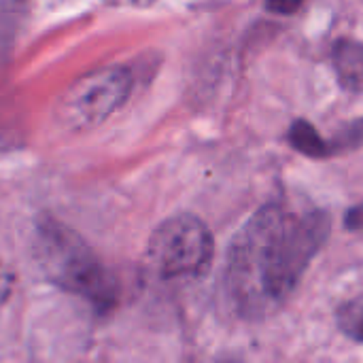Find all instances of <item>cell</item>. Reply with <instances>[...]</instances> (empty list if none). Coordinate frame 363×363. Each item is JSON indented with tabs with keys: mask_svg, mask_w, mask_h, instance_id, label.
<instances>
[{
	"mask_svg": "<svg viewBox=\"0 0 363 363\" xmlns=\"http://www.w3.org/2000/svg\"><path fill=\"white\" fill-rule=\"evenodd\" d=\"M332 232V217L321 208L296 211L270 202L234 236L225 287L234 308L247 319H264L281 308Z\"/></svg>",
	"mask_w": 363,
	"mask_h": 363,
	"instance_id": "cell-1",
	"label": "cell"
},
{
	"mask_svg": "<svg viewBox=\"0 0 363 363\" xmlns=\"http://www.w3.org/2000/svg\"><path fill=\"white\" fill-rule=\"evenodd\" d=\"M34 251L45 277L64 291L87 300L98 311H106L117 302L115 277L70 228L51 217L40 219Z\"/></svg>",
	"mask_w": 363,
	"mask_h": 363,
	"instance_id": "cell-2",
	"label": "cell"
},
{
	"mask_svg": "<svg viewBox=\"0 0 363 363\" xmlns=\"http://www.w3.org/2000/svg\"><path fill=\"white\" fill-rule=\"evenodd\" d=\"M213 253L208 225L189 213L162 221L147 245L149 264L162 279H198L208 272Z\"/></svg>",
	"mask_w": 363,
	"mask_h": 363,
	"instance_id": "cell-3",
	"label": "cell"
},
{
	"mask_svg": "<svg viewBox=\"0 0 363 363\" xmlns=\"http://www.w3.org/2000/svg\"><path fill=\"white\" fill-rule=\"evenodd\" d=\"M132 72L123 66H108L74 81L57 104V117L68 128H91L106 121L130 98Z\"/></svg>",
	"mask_w": 363,
	"mask_h": 363,
	"instance_id": "cell-4",
	"label": "cell"
},
{
	"mask_svg": "<svg viewBox=\"0 0 363 363\" xmlns=\"http://www.w3.org/2000/svg\"><path fill=\"white\" fill-rule=\"evenodd\" d=\"M332 66L345 91L363 94V43L338 38L332 47Z\"/></svg>",
	"mask_w": 363,
	"mask_h": 363,
	"instance_id": "cell-5",
	"label": "cell"
},
{
	"mask_svg": "<svg viewBox=\"0 0 363 363\" xmlns=\"http://www.w3.org/2000/svg\"><path fill=\"white\" fill-rule=\"evenodd\" d=\"M287 140L289 145L300 151L302 155L306 157H313V160H323V157H330L332 155V147L328 140L321 138V134L317 132V128L306 121V119H296L287 132Z\"/></svg>",
	"mask_w": 363,
	"mask_h": 363,
	"instance_id": "cell-6",
	"label": "cell"
},
{
	"mask_svg": "<svg viewBox=\"0 0 363 363\" xmlns=\"http://www.w3.org/2000/svg\"><path fill=\"white\" fill-rule=\"evenodd\" d=\"M336 323L349 340L363 345V294L353 300H347L338 308Z\"/></svg>",
	"mask_w": 363,
	"mask_h": 363,
	"instance_id": "cell-7",
	"label": "cell"
},
{
	"mask_svg": "<svg viewBox=\"0 0 363 363\" xmlns=\"http://www.w3.org/2000/svg\"><path fill=\"white\" fill-rule=\"evenodd\" d=\"M304 0H266V9L281 15H291L302 6Z\"/></svg>",
	"mask_w": 363,
	"mask_h": 363,
	"instance_id": "cell-8",
	"label": "cell"
},
{
	"mask_svg": "<svg viewBox=\"0 0 363 363\" xmlns=\"http://www.w3.org/2000/svg\"><path fill=\"white\" fill-rule=\"evenodd\" d=\"M345 223H347V228H351V230L363 228V204L362 206H355V208H351V211L347 213V217H345Z\"/></svg>",
	"mask_w": 363,
	"mask_h": 363,
	"instance_id": "cell-9",
	"label": "cell"
},
{
	"mask_svg": "<svg viewBox=\"0 0 363 363\" xmlns=\"http://www.w3.org/2000/svg\"><path fill=\"white\" fill-rule=\"evenodd\" d=\"M102 2L113 4V6H136V9H143V6L153 4L155 0H102Z\"/></svg>",
	"mask_w": 363,
	"mask_h": 363,
	"instance_id": "cell-10",
	"label": "cell"
},
{
	"mask_svg": "<svg viewBox=\"0 0 363 363\" xmlns=\"http://www.w3.org/2000/svg\"><path fill=\"white\" fill-rule=\"evenodd\" d=\"M6 277H4V272H2V266H0V304H2V300L6 298Z\"/></svg>",
	"mask_w": 363,
	"mask_h": 363,
	"instance_id": "cell-11",
	"label": "cell"
}]
</instances>
